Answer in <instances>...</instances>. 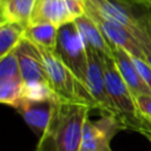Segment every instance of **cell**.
<instances>
[{"label": "cell", "mask_w": 151, "mask_h": 151, "mask_svg": "<svg viewBox=\"0 0 151 151\" xmlns=\"http://www.w3.org/2000/svg\"><path fill=\"white\" fill-rule=\"evenodd\" d=\"M92 107L57 100L52 119L39 138L35 151H79L83 127Z\"/></svg>", "instance_id": "cell-1"}, {"label": "cell", "mask_w": 151, "mask_h": 151, "mask_svg": "<svg viewBox=\"0 0 151 151\" xmlns=\"http://www.w3.org/2000/svg\"><path fill=\"white\" fill-rule=\"evenodd\" d=\"M46 73L48 77V84L57 98L67 103H83L92 109H96L94 103L86 90V87L77 79V77L68 70V67L60 60L54 51L38 47Z\"/></svg>", "instance_id": "cell-2"}, {"label": "cell", "mask_w": 151, "mask_h": 151, "mask_svg": "<svg viewBox=\"0 0 151 151\" xmlns=\"http://www.w3.org/2000/svg\"><path fill=\"white\" fill-rule=\"evenodd\" d=\"M54 52L68 67V70L77 77V79L86 87L88 66L87 52L86 46L74 22H70L59 27Z\"/></svg>", "instance_id": "cell-3"}, {"label": "cell", "mask_w": 151, "mask_h": 151, "mask_svg": "<svg viewBox=\"0 0 151 151\" xmlns=\"http://www.w3.org/2000/svg\"><path fill=\"white\" fill-rule=\"evenodd\" d=\"M100 59L107 93L125 126L131 129L139 118L134 98L126 83L122 78L113 58L101 57Z\"/></svg>", "instance_id": "cell-4"}, {"label": "cell", "mask_w": 151, "mask_h": 151, "mask_svg": "<svg viewBox=\"0 0 151 151\" xmlns=\"http://www.w3.org/2000/svg\"><path fill=\"white\" fill-rule=\"evenodd\" d=\"M86 52H87V61H88L86 88L94 103L96 109H98L103 113V116L114 117V118H118L122 120L118 111L116 110V107L107 93L100 57L93 50H91L88 47H86Z\"/></svg>", "instance_id": "cell-5"}, {"label": "cell", "mask_w": 151, "mask_h": 151, "mask_svg": "<svg viewBox=\"0 0 151 151\" xmlns=\"http://www.w3.org/2000/svg\"><path fill=\"white\" fill-rule=\"evenodd\" d=\"M122 129H126L125 124L114 117L103 116L98 122L87 118L83 127L79 151H112L110 142Z\"/></svg>", "instance_id": "cell-6"}, {"label": "cell", "mask_w": 151, "mask_h": 151, "mask_svg": "<svg viewBox=\"0 0 151 151\" xmlns=\"http://www.w3.org/2000/svg\"><path fill=\"white\" fill-rule=\"evenodd\" d=\"M85 14L93 20V22L99 27V29L101 31V33L105 35V38L111 45L122 47L133 58L145 59V54L139 42L120 24L105 18L93 6L86 2H85Z\"/></svg>", "instance_id": "cell-7"}, {"label": "cell", "mask_w": 151, "mask_h": 151, "mask_svg": "<svg viewBox=\"0 0 151 151\" xmlns=\"http://www.w3.org/2000/svg\"><path fill=\"white\" fill-rule=\"evenodd\" d=\"M24 83L27 81H44L48 84V77L44 65L42 57L37 46L22 39L14 50ZM50 85V84H48Z\"/></svg>", "instance_id": "cell-8"}, {"label": "cell", "mask_w": 151, "mask_h": 151, "mask_svg": "<svg viewBox=\"0 0 151 151\" xmlns=\"http://www.w3.org/2000/svg\"><path fill=\"white\" fill-rule=\"evenodd\" d=\"M73 21L74 18L70 13L65 0H35L28 25L52 24L61 27Z\"/></svg>", "instance_id": "cell-9"}, {"label": "cell", "mask_w": 151, "mask_h": 151, "mask_svg": "<svg viewBox=\"0 0 151 151\" xmlns=\"http://www.w3.org/2000/svg\"><path fill=\"white\" fill-rule=\"evenodd\" d=\"M58 99L41 101V103H32L22 100L15 107V110L21 114L26 124L33 130V132L39 136V138L45 133L54 111V106Z\"/></svg>", "instance_id": "cell-10"}, {"label": "cell", "mask_w": 151, "mask_h": 151, "mask_svg": "<svg viewBox=\"0 0 151 151\" xmlns=\"http://www.w3.org/2000/svg\"><path fill=\"white\" fill-rule=\"evenodd\" d=\"M111 46L113 51V60L118 67V71L122 78L124 79L127 87L130 88L132 96L133 97L140 96V94L151 96V90L147 87L142 76L139 74L132 57L122 47H118L114 45H111Z\"/></svg>", "instance_id": "cell-11"}, {"label": "cell", "mask_w": 151, "mask_h": 151, "mask_svg": "<svg viewBox=\"0 0 151 151\" xmlns=\"http://www.w3.org/2000/svg\"><path fill=\"white\" fill-rule=\"evenodd\" d=\"M74 25L77 26L81 39L86 47L93 50L100 58L110 57L113 58V51L111 44L107 41L105 35L101 33L99 27L93 22L88 15H81L74 19Z\"/></svg>", "instance_id": "cell-12"}, {"label": "cell", "mask_w": 151, "mask_h": 151, "mask_svg": "<svg viewBox=\"0 0 151 151\" xmlns=\"http://www.w3.org/2000/svg\"><path fill=\"white\" fill-rule=\"evenodd\" d=\"M35 0H0V22H15L27 27Z\"/></svg>", "instance_id": "cell-13"}, {"label": "cell", "mask_w": 151, "mask_h": 151, "mask_svg": "<svg viewBox=\"0 0 151 151\" xmlns=\"http://www.w3.org/2000/svg\"><path fill=\"white\" fill-rule=\"evenodd\" d=\"M59 27L52 24H33L25 28L24 39L37 47L55 51Z\"/></svg>", "instance_id": "cell-14"}, {"label": "cell", "mask_w": 151, "mask_h": 151, "mask_svg": "<svg viewBox=\"0 0 151 151\" xmlns=\"http://www.w3.org/2000/svg\"><path fill=\"white\" fill-rule=\"evenodd\" d=\"M25 28L15 22H0V58L18 47L24 39Z\"/></svg>", "instance_id": "cell-15"}, {"label": "cell", "mask_w": 151, "mask_h": 151, "mask_svg": "<svg viewBox=\"0 0 151 151\" xmlns=\"http://www.w3.org/2000/svg\"><path fill=\"white\" fill-rule=\"evenodd\" d=\"M58 99L53 90L44 81H27L22 87V100L32 103H41Z\"/></svg>", "instance_id": "cell-16"}, {"label": "cell", "mask_w": 151, "mask_h": 151, "mask_svg": "<svg viewBox=\"0 0 151 151\" xmlns=\"http://www.w3.org/2000/svg\"><path fill=\"white\" fill-rule=\"evenodd\" d=\"M0 81H24L14 51L0 58Z\"/></svg>", "instance_id": "cell-17"}, {"label": "cell", "mask_w": 151, "mask_h": 151, "mask_svg": "<svg viewBox=\"0 0 151 151\" xmlns=\"http://www.w3.org/2000/svg\"><path fill=\"white\" fill-rule=\"evenodd\" d=\"M24 81H0V101L17 107L22 99Z\"/></svg>", "instance_id": "cell-18"}, {"label": "cell", "mask_w": 151, "mask_h": 151, "mask_svg": "<svg viewBox=\"0 0 151 151\" xmlns=\"http://www.w3.org/2000/svg\"><path fill=\"white\" fill-rule=\"evenodd\" d=\"M133 98H134L139 116H142L145 119L151 120V96L140 94Z\"/></svg>", "instance_id": "cell-19"}, {"label": "cell", "mask_w": 151, "mask_h": 151, "mask_svg": "<svg viewBox=\"0 0 151 151\" xmlns=\"http://www.w3.org/2000/svg\"><path fill=\"white\" fill-rule=\"evenodd\" d=\"M133 63L139 72V74L142 76L143 80L145 81V84L147 85V87L151 90V67L150 65L146 63L145 59H139V58H133Z\"/></svg>", "instance_id": "cell-20"}, {"label": "cell", "mask_w": 151, "mask_h": 151, "mask_svg": "<svg viewBox=\"0 0 151 151\" xmlns=\"http://www.w3.org/2000/svg\"><path fill=\"white\" fill-rule=\"evenodd\" d=\"M132 130L142 133L150 143H151V120L143 118L142 116H139V118L136 120V123L132 125L131 127Z\"/></svg>", "instance_id": "cell-21"}, {"label": "cell", "mask_w": 151, "mask_h": 151, "mask_svg": "<svg viewBox=\"0 0 151 151\" xmlns=\"http://www.w3.org/2000/svg\"><path fill=\"white\" fill-rule=\"evenodd\" d=\"M116 4H119L126 8L133 9V8H138V7H149L151 8V5L146 1V0H111Z\"/></svg>", "instance_id": "cell-22"}, {"label": "cell", "mask_w": 151, "mask_h": 151, "mask_svg": "<svg viewBox=\"0 0 151 151\" xmlns=\"http://www.w3.org/2000/svg\"><path fill=\"white\" fill-rule=\"evenodd\" d=\"M144 54H145V60H146V63L150 65V67H151V51H146V52H144Z\"/></svg>", "instance_id": "cell-23"}, {"label": "cell", "mask_w": 151, "mask_h": 151, "mask_svg": "<svg viewBox=\"0 0 151 151\" xmlns=\"http://www.w3.org/2000/svg\"><path fill=\"white\" fill-rule=\"evenodd\" d=\"M146 1H147V2H149V4L151 5V0H146Z\"/></svg>", "instance_id": "cell-24"}]
</instances>
